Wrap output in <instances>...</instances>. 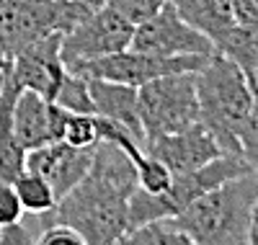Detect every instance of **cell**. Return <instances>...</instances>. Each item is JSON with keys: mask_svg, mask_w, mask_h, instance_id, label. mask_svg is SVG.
I'll use <instances>...</instances> for the list:
<instances>
[{"mask_svg": "<svg viewBox=\"0 0 258 245\" xmlns=\"http://www.w3.org/2000/svg\"><path fill=\"white\" fill-rule=\"evenodd\" d=\"M140 121L145 140L188 129L199 121L197 73H173L137 88Z\"/></svg>", "mask_w": 258, "mask_h": 245, "instance_id": "cell-6", "label": "cell"}, {"mask_svg": "<svg viewBox=\"0 0 258 245\" xmlns=\"http://www.w3.org/2000/svg\"><path fill=\"white\" fill-rule=\"evenodd\" d=\"M36 245H88L75 227L68 225H47L41 230V235L36 237Z\"/></svg>", "mask_w": 258, "mask_h": 245, "instance_id": "cell-24", "label": "cell"}, {"mask_svg": "<svg viewBox=\"0 0 258 245\" xmlns=\"http://www.w3.org/2000/svg\"><path fill=\"white\" fill-rule=\"evenodd\" d=\"M232 11L240 26L248 29L258 26V0H232Z\"/></svg>", "mask_w": 258, "mask_h": 245, "instance_id": "cell-25", "label": "cell"}, {"mask_svg": "<svg viewBox=\"0 0 258 245\" xmlns=\"http://www.w3.org/2000/svg\"><path fill=\"white\" fill-rule=\"evenodd\" d=\"M96 147H73L68 142H49L26 152V170L47 178L57 194V202L70 194L91 170Z\"/></svg>", "mask_w": 258, "mask_h": 245, "instance_id": "cell-13", "label": "cell"}, {"mask_svg": "<svg viewBox=\"0 0 258 245\" xmlns=\"http://www.w3.org/2000/svg\"><path fill=\"white\" fill-rule=\"evenodd\" d=\"M116 245H194V240L173 225V219H158L126 230Z\"/></svg>", "mask_w": 258, "mask_h": 245, "instance_id": "cell-18", "label": "cell"}, {"mask_svg": "<svg viewBox=\"0 0 258 245\" xmlns=\"http://www.w3.org/2000/svg\"><path fill=\"white\" fill-rule=\"evenodd\" d=\"M199 121L214 135L222 152L240 155V129L253 108L255 85L225 54L214 52L197 73Z\"/></svg>", "mask_w": 258, "mask_h": 245, "instance_id": "cell-2", "label": "cell"}, {"mask_svg": "<svg viewBox=\"0 0 258 245\" xmlns=\"http://www.w3.org/2000/svg\"><path fill=\"white\" fill-rule=\"evenodd\" d=\"M103 0H0V47L13 59L49 34H68Z\"/></svg>", "mask_w": 258, "mask_h": 245, "instance_id": "cell-4", "label": "cell"}, {"mask_svg": "<svg viewBox=\"0 0 258 245\" xmlns=\"http://www.w3.org/2000/svg\"><path fill=\"white\" fill-rule=\"evenodd\" d=\"M248 245H258V202L250 214V230H248Z\"/></svg>", "mask_w": 258, "mask_h": 245, "instance_id": "cell-28", "label": "cell"}, {"mask_svg": "<svg viewBox=\"0 0 258 245\" xmlns=\"http://www.w3.org/2000/svg\"><path fill=\"white\" fill-rule=\"evenodd\" d=\"M135 24L126 21L109 6H98L85 21L62 36V62L64 68H73L80 62L101 59L132 47Z\"/></svg>", "mask_w": 258, "mask_h": 245, "instance_id": "cell-8", "label": "cell"}, {"mask_svg": "<svg viewBox=\"0 0 258 245\" xmlns=\"http://www.w3.org/2000/svg\"><path fill=\"white\" fill-rule=\"evenodd\" d=\"M145 152L158 158L173 175L197 170L212 160H217L222 152L220 142L214 140V135L202 124H191L188 129L173 132V135H160L153 140H145Z\"/></svg>", "mask_w": 258, "mask_h": 245, "instance_id": "cell-10", "label": "cell"}, {"mask_svg": "<svg viewBox=\"0 0 258 245\" xmlns=\"http://www.w3.org/2000/svg\"><path fill=\"white\" fill-rule=\"evenodd\" d=\"M62 36L64 34H49L29 44L26 49H21L11 59L13 80L21 88H26V91L44 96L47 101H54L59 83L64 73H68V68L62 62Z\"/></svg>", "mask_w": 258, "mask_h": 245, "instance_id": "cell-11", "label": "cell"}, {"mask_svg": "<svg viewBox=\"0 0 258 245\" xmlns=\"http://www.w3.org/2000/svg\"><path fill=\"white\" fill-rule=\"evenodd\" d=\"M168 0H103V6L114 8L116 13H121L126 21H132V24H142L147 21L150 16H155Z\"/></svg>", "mask_w": 258, "mask_h": 245, "instance_id": "cell-22", "label": "cell"}, {"mask_svg": "<svg viewBox=\"0 0 258 245\" xmlns=\"http://www.w3.org/2000/svg\"><path fill=\"white\" fill-rule=\"evenodd\" d=\"M88 85L96 106V116L116 121L119 127L129 129L137 140L145 142V129L140 121V106H137V88L101 80V78H88Z\"/></svg>", "mask_w": 258, "mask_h": 245, "instance_id": "cell-14", "label": "cell"}, {"mask_svg": "<svg viewBox=\"0 0 258 245\" xmlns=\"http://www.w3.org/2000/svg\"><path fill=\"white\" fill-rule=\"evenodd\" d=\"M255 202L258 178L253 173H243L199 196L191 207L173 217V225H178L194 245H248Z\"/></svg>", "mask_w": 258, "mask_h": 245, "instance_id": "cell-3", "label": "cell"}, {"mask_svg": "<svg viewBox=\"0 0 258 245\" xmlns=\"http://www.w3.org/2000/svg\"><path fill=\"white\" fill-rule=\"evenodd\" d=\"M13 189L21 199V207L24 212H31L36 217H44L49 214L54 207H57V194L54 189L49 186L47 178H41L31 170H24L16 181H13Z\"/></svg>", "mask_w": 258, "mask_h": 245, "instance_id": "cell-17", "label": "cell"}, {"mask_svg": "<svg viewBox=\"0 0 258 245\" xmlns=\"http://www.w3.org/2000/svg\"><path fill=\"white\" fill-rule=\"evenodd\" d=\"M8 73H11V57L3 52V47H0V93H3V85H6Z\"/></svg>", "mask_w": 258, "mask_h": 245, "instance_id": "cell-27", "label": "cell"}, {"mask_svg": "<svg viewBox=\"0 0 258 245\" xmlns=\"http://www.w3.org/2000/svg\"><path fill=\"white\" fill-rule=\"evenodd\" d=\"M255 29H258V26H255Z\"/></svg>", "mask_w": 258, "mask_h": 245, "instance_id": "cell-30", "label": "cell"}, {"mask_svg": "<svg viewBox=\"0 0 258 245\" xmlns=\"http://www.w3.org/2000/svg\"><path fill=\"white\" fill-rule=\"evenodd\" d=\"M243 173H250L243 155H220L217 160H212L197 170L173 175V181L163 194H145L137 186V191L129 199V230L147 225V222L173 219L186 207H191L199 196Z\"/></svg>", "mask_w": 258, "mask_h": 245, "instance_id": "cell-5", "label": "cell"}, {"mask_svg": "<svg viewBox=\"0 0 258 245\" xmlns=\"http://www.w3.org/2000/svg\"><path fill=\"white\" fill-rule=\"evenodd\" d=\"M137 186V168L129 155L114 142L101 140L91 170L41 217V225L75 227L88 245H116L129 230V199Z\"/></svg>", "mask_w": 258, "mask_h": 245, "instance_id": "cell-1", "label": "cell"}, {"mask_svg": "<svg viewBox=\"0 0 258 245\" xmlns=\"http://www.w3.org/2000/svg\"><path fill=\"white\" fill-rule=\"evenodd\" d=\"M54 103L64 111H70V114H96L88 78L80 73H73V70L64 73V78L59 83V91L54 96Z\"/></svg>", "mask_w": 258, "mask_h": 245, "instance_id": "cell-19", "label": "cell"}, {"mask_svg": "<svg viewBox=\"0 0 258 245\" xmlns=\"http://www.w3.org/2000/svg\"><path fill=\"white\" fill-rule=\"evenodd\" d=\"M68 114L70 111L59 108L54 101H47L44 96L21 88L13 106V135L26 152L49 142H62Z\"/></svg>", "mask_w": 258, "mask_h": 245, "instance_id": "cell-12", "label": "cell"}, {"mask_svg": "<svg viewBox=\"0 0 258 245\" xmlns=\"http://www.w3.org/2000/svg\"><path fill=\"white\" fill-rule=\"evenodd\" d=\"M240 155L248 163L250 173L258 178V88H255V98H253V108L240 129Z\"/></svg>", "mask_w": 258, "mask_h": 245, "instance_id": "cell-21", "label": "cell"}, {"mask_svg": "<svg viewBox=\"0 0 258 245\" xmlns=\"http://www.w3.org/2000/svg\"><path fill=\"white\" fill-rule=\"evenodd\" d=\"M62 142H68L73 147H96L101 142L98 116L96 114H68Z\"/></svg>", "mask_w": 258, "mask_h": 245, "instance_id": "cell-20", "label": "cell"}, {"mask_svg": "<svg viewBox=\"0 0 258 245\" xmlns=\"http://www.w3.org/2000/svg\"><path fill=\"white\" fill-rule=\"evenodd\" d=\"M21 93V85L8 73L3 93H0V183H13L26 170V150L13 135V106Z\"/></svg>", "mask_w": 258, "mask_h": 245, "instance_id": "cell-15", "label": "cell"}, {"mask_svg": "<svg viewBox=\"0 0 258 245\" xmlns=\"http://www.w3.org/2000/svg\"><path fill=\"white\" fill-rule=\"evenodd\" d=\"M0 245H36V237L18 222L13 227L0 230Z\"/></svg>", "mask_w": 258, "mask_h": 245, "instance_id": "cell-26", "label": "cell"}, {"mask_svg": "<svg viewBox=\"0 0 258 245\" xmlns=\"http://www.w3.org/2000/svg\"><path fill=\"white\" fill-rule=\"evenodd\" d=\"M253 83L258 88V54H255V65H253Z\"/></svg>", "mask_w": 258, "mask_h": 245, "instance_id": "cell-29", "label": "cell"}, {"mask_svg": "<svg viewBox=\"0 0 258 245\" xmlns=\"http://www.w3.org/2000/svg\"><path fill=\"white\" fill-rule=\"evenodd\" d=\"M132 49L158 57H183V54H214V44L197 31L183 16L176 11V6L168 3L147 21L137 24L132 36Z\"/></svg>", "mask_w": 258, "mask_h": 245, "instance_id": "cell-9", "label": "cell"}, {"mask_svg": "<svg viewBox=\"0 0 258 245\" xmlns=\"http://www.w3.org/2000/svg\"><path fill=\"white\" fill-rule=\"evenodd\" d=\"M183 21L202 31L217 49V44L238 26V18L232 11V0H170Z\"/></svg>", "mask_w": 258, "mask_h": 245, "instance_id": "cell-16", "label": "cell"}, {"mask_svg": "<svg viewBox=\"0 0 258 245\" xmlns=\"http://www.w3.org/2000/svg\"><path fill=\"white\" fill-rule=\"evenodd\" d=\"M212 57V54H209ZM202 54H183V57H158V54H145L137 49H124L101 59L91 62H80L73 65V73H80L85 78H101V80H111V83H124L132 88H142L145 83L163 78V75H173V73H199L202 65L209 59Z\"/></svg>", "mask_w": 258, "mask_h": 245, "instance_id": "cell-7", "label": "cell"}, {"mask_svg": "<svg viewBox=\"0 0 258 245\" xmlns=\"http://www.w3.org/2000/svg\"><path fill=\"white\" fill-rule=\"evenodd\" d=\"M24 207L21 199L13 189V183H0V230L3 227H13L24 219Z\"/></svg>", "mask_w": 258, "mask_h": 245, "instance_id": "cell-23", "label": "cell"}]
</instances>
